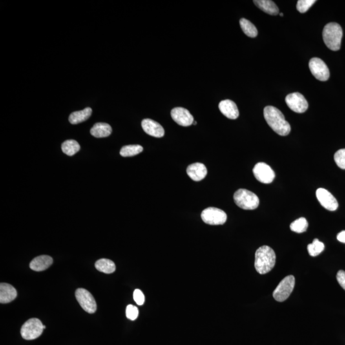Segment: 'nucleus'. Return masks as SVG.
Masks as SVG:
<instances>
[{
  "label": "nucleus",
  "instance_id": "2",
  "mask_svg": "<svg viewBox=\"0 0 345 345\" xmlns=\"http://www.w3.org/2000/svg\"><path fill=\"white\" fill-rule=\"evenodd\" d=\"M276 256L275 252L267 245L260 247L256 250L254 267L260 274L269 273L275 266Z\"/></svg>",
  "mask_w": 345,
  "mask_h": 345
},
{
  "label": "nucleus",
  "instance_id": "1",
  "mask_svg": "<svg viewBox=\"0 0 345 345\" xmlns=\"http://www.w3.org/2000/svg\"><path fill=\"white\" fill-rule=\"evenodd\" d=\"M264 118L270 127L280 136H285L291 131V126L285 120L280 110L274 106H267L264 111Z\"/></svg>",
  "mask_w": 345,
  "mask_h": 345
},
{
  "label": "nucleus",
  "instance_id": "33",
  "mask_svg": "<svg viewBox=\"0 0 345 345\" xmlns=\"http://www.w3.org/2000/svg\"><path fill=\"white\" fill-rule=\"evenodd\" d=\"M337 239L341 242L345 243V231L340 232L337 236Z\"/></svg>",
  "mask_w": 345,
  "mask_h": 345
},
{
  "label": "nucleus",
  "instance_id": "28",
  "mask_svg": "<svg viewBox=\"0 0 345 345\" xmlns=\"http://www.w3.org/2000/svg\"><path fill=\"white\" fill-rule=\"evenodd\" d=\"M315 2V0H299L297 2V9L300 13H305Z\"/></svg>",
  "mask_w": 345,
  "mask_h": 345
},
{
  "label": "nucleus",
  "instance_id": "4",
  "mask_svg": "<svg viewBox=\"0 0 345 345\" xmlns=\"http://www.w3.org/2000/svg\"><path fill=\"white\" fill-rule=\"evenodd\" d=\"M233 199L236 205L244 210L256 209L260 204L257 195L247 189L237 190L234 194Z\"/></svg>",
  "mask_w": 345,
  "mask_h": 345
},
{
  "label": "nucleus",
  "instance_id": "9",
  "mask_svg": "<svg viewBox=\"0 0 345 345\" xmlns=\"http://www.w3.org/2000/svg\"><path fill=\"white\" fill-rule=\"evenodd\" d=\"M309 69L312 74L318 80L326 81L328 80L330 76L329 68L324 61L318 58H313L309 61Z\"/></svg>",
  "mask_w": 345,
  "mask_h": 345
},
{
  "label": "nucleus",
  "instance_id": "21",
  "mask_svg": "<svg viewBox=\"0 0 345 345\" xmlns=\"http://www.w3.org/2000/svg\"><path fill=\"white\" fill-rule=\"evenodd\" d=\"M92 114V110L90 108H86L79 112H75L70 114L69 121L72 124H77L88 120Z\"/></svg>",
  "mask_w": 345,
  "mask_h": 345
},
{
  "label": "nucleus",
  "instance_id": "31",
  "mask_svg": "<svg viewBox=\"0 0 345 345\" xmlns=\"http://www.w3.org/2000/svg\"><path fill=\"white\" fill-rule=\"evenodd\" d=\"M134 300L139 306H142L145 302V295L140 289H136L134 291Z\"/></svg>",
  "mask_w": 345,
  "mask_h": 345
},
{
  "label": "nucleus",
  "instance_id": "16",
  "mask_svg": "<svg viewBox=\"0 0 345 345\" xmlns=\"http://www.w3.org/2000/svg\"><path fill=\"white\" fill-rule=\"evenodd\" d=\"M221 112L228 118L235 120L239 116L237 106L233 101L225 100L221 101L219 105Z\"/></svg>",
  "mask_w": 345,
  "mask_h": 345
},
{
  "label": "nucleus",
  "instance_id": "25",
  "mask_svg": "<svg viewBox=\"0 0 345 345\" xmlns=\"http://www.w3.org/2000/svg\"><path fill=\"white\" fill-rule=\"evenodd\" d=\"M143 148L141 145H131L124 146L121 149L120 154L121 156L124 157H132L136 156L143 152Z\"/></svg>",
  "mask_w": 345,
  "mask_h": 345
},
{
  "label": "nucleus",
  "instance_id": "13",
  "mask_svg": "<svg viewBox=\"0 0 345 345\" xmlns=\"http://www.w3.org/2000/svg\"><path fill=\"white\" fill-rule=\"evenodd\" d=\"M171 116L172 120L183 127H188L194 122V118L191 113L183 108L179 107L172 109Z\"/></svg>",
  "mask_w": 345,
  "mask_h": 345
},
{
  "label": "nucleus",
  "instance_id": "27",
  "mask_svg": "<svg viewBox=\"0 0 345 345\" xmlns=\"http://www.w3.org/2000/svg\"><path fill=\"white\" fill-rule=\"evenodd\" d=\"M324 248L325 245L324 243L320 242L317 238L314 240L313 243L309 244L308 246H307L309 254H310V256H313V257L319 255L324 251Z\"/></svg>",
  "mask_w": 345,
  "mask_h": 345
},
{
  "label": "nucleus",
  "instance_id": "19",
  "mask_svg": "<svg viewBox=\"0 0 345 345\" xmlns=\"http://www.w3.org/2000/svg\"><path fill=\"white\" fill-rule=\"evenodd\" d=\"M112 128L106 123H97L90 130V133L96 138H106L110 136Z\"/></svg>",
  "mask_w": 345,
  "mask_h": 345
},
{
  "label": "nucleus",
  "instance_id": "14",
  "mask_svg": "<svg viewBox=\"0 0 345 345\" xmlns=\"http://www.w3.org/2000/svg\"><path fill=\"white\" fill-rule=\"evenodd\" d=\"M144 131L150 136L162 138L165 136V129L162 125L151 119H144L141 122Z\"/></svg>",
  "mask_w": 345,
  "mask_h": 345
},
{
  "label": "nucleus",
  "instance_id": "35",
  "mask_svg": "<svg viewBox=\"0 0 345 345\" xmlns=\"http://www.w3.org/2000/svg\"><path fill=\"white\" fill-rule=\"evenodd\" d=\"M193 124H194V125H196V121H194Z\"/></svg>",
  "mask_w": 345,
  "mask_h": 345
},
{
  "label": "nucleus",
  "instance_id": "11",
  "mask_svg": "<svg viewBox=\"0 0 345 345\" xmlns=\"http://www.w3.org/2000/svg\"><path fill=\"white\" fill-rule=\"evenodd\" d=\"M253 174L259 182L270 183L275 178V172L268 165L264 163L256 164L253 168Z\"/></svg>",
  "mask_w": 345,
  "mask_h": 345
},
{
  "label": "nucleus",
  "instance_id": "18",
  "mask_svg": "<svg viewBox=\"0 0 345 345\" xmlns=\"http://www.w3.org/2000/svg\"><path fill=\"white\" fill-rule=\"evenodd\" d=\"M53 260L52 257L48 255H41L35 258L31 262L30 269L33 271L41 272L45 271L53 264Z\"/></svg>",
  "mask_w": 345,
  "mask_h": 345
},
{
  "label": "nucleus",
  "instance_id": "12",
  "mask_svg": "<svg viewBox=\"0 0 345 345\" xmlns=\"http://www.w3.org/2000/svg\"><path fill=\"white\" fill-rule=\"evenodd\" d=\"M316 198L322 206L329 211H335L338 208V201L327 190L320 188L316 192Z\"/></svg>",
  "mask_w": 345,
  "mask_h": 345
},
{
  "label": "nucleus",
  "instance_id": "36",
  "mask_svg": "<svg viewBox=\"0 0 345 345\" xmlns=\"http://www.w3.org/2000/svg\"><path fill=\"white\" fill-rule=\"evenodd\" d=\"M46 328V327L45 326H44V329H45Z\"/></svg>",
  "mask_w": 345,
  "mask_h": 345
},
{
  "label": "nucleus",
  "instance_id": "5",
  "mask_svg": "<svg viewBox=\"0 0 345 345\" xmlns=\"http://www.w3.org/2000/svg\"><path fill=\"white\" fill-rule=\"evenodd\" d=\"M44 326L38 318H31L21 327V334L23 339L33 340L37 339L43 333Z\"/></svg>",
  "mask_w": 345,
  "mask_h": 345
},
{
  "label": "nucleus",
  "instance_id": "22",
  "mask_svg": "<svg viewBox=\"0 0 345 345\" xmlns=\"http://www.w3.org/2000/svg\"><path fill=\"white\" fill-rule=\"evenodd\" d=\"M95 266L97 271L105 274H112L116 270L115 263L112 260L105 258L97 260Z\"/></svg>",
  "mask_w": 345,
  "mask_h": 345
},
{
  "label": "nucleus",
  "instance_id": "8",
  "mask_svg": "<svg viewBox=\"0 0 345 345\" xmlns=\"http://www.w3.org/2000/svg\"><path fill=\"white\" fill-rule=\"evenodd\" d=\"M77 302L82 308L88 313H94L97 310L96 300L91 293L85 289L79 288L76 291Z\"/></svg>",
  "mask_w": 345,
  "mask_h": 345
},
{
  "label": "nucleus",
  "instance_id": "29",
  "mask_svg": "<svg viewBox=\"0 0 345 345\" xmlns=\"http://www.w3.org/2000/svg\"><path fill=\"white\" fill-rule=\"evenodd\" d=\"M335 161L338 167L345 170V149H341L336 152Z\"/></svg>",
  "mask_w": 345,
  "mask_h": 345
},
{
  "label": "nucleus",
  "instance_id": "20",
  "mask_svg": "<svg viewBox=\"0 0 345 345\" xmlns=\"http://www.w3.org/2000/svg\"><path fill=\"white\" fill-rule=\"evenodd\" d=\"M253 2L260 9L267 14L272 15H276L279 14L278 6L271 0H255Z\"/></svg>",
  "mask_w": 345,
  "mask_h": 345
},
{
  "label": "nucleus",
  "instance_id": "3",
  "mask_svg": "<svg viewBox=\"0 0 345 345\" xmlns=\"http://www.w3.org/2000/svg\"><path fill=\"white\" fill-rule=\"evenodd\" d=\"M343 30L339 24H327L323 30V39L327 47L332 51H338L341 48Z\"/></svg>",
  "mask_w": 345,
  "mask_h": 345
},
{
  "label": "nucleus",
  "instance_id": "32",
  "mask_svg": "<svg viewBox=\"0 0 345 345\" xmlns=\"http://www.w3.org/2000/svg\"><path fill=\"white\" fill-rule=\"evenodd\" d=\"M338 282L339 283L340 286L343 288L345 290V272L341 270L338 272L337 276H336Z\"/></svg>",
  "mask_w": 345,
  "mask_h": 345
},
{
  "label": "nucleus",
  "instance_id": "30",
  "mask_svg": "<svg viewBox=\"0 0 345 345\" xmlns=\"http://www.w3.org/2000/svg\"><path fill=\"white\" fill-rule=\"evenodd\" d=\"M139 315L138 307L133 306V305H128L126 308V316L128 319L130 320H135L137 319Z\"/></svg>",
  "mask_w": 345,
  "mask_h": 345
},
{
  "label": "nucleus",
  "instance_id": "24",
  "mask_svg": "<svg viewBox=\"0 0 345 345\" xmlns=\"http://www.w3.org/2000/svg\"><path fill=\"white\" fill-rule=\"evenodd\" d=\"M240 25L243 32L247 36L251 37V38H254V37L257 36V29L249 20L244 18L241 19L240 20Z\"/></svg>",
  "mask_w": 345,
  "mask_h": 345
},
{
  "label": "nucleus",
  "instance_id": "6",
  "mask_svg": "<svg viewBox=\"0 0 345 345\" xmlns=\"http://www.w3.org/2000/svg\"><path fill=\"white\" fill-rule=\"evenodd\" d=\"M295 283V280L293 276H288L283 279L274 289L273 292L274 299L278 302L286 300L292 293Z\"/></svg>",
  "mask_w": 345,
  "mask_h": 345
},
{
  "label": "nucleus",
  "instance_id": "10",
  "mask_svg": "<svg viewBox=\"0 0 345 345\" xmlns=\"http://www.w3.org/2000/svg\"><path fill=\"white\" fill-rule=\"evenodd\" d=\"M288 106L293 112L297 114H302L306 112L308 108V103L305 97L300 93L295 92L288 95L285 99Z\"/></svg>",
  "mask_w": 345,
  "mask_h": 345
},
{
  "label": "nucleus",
  "instance_id": "34",
  "mask_svg": "<svg viewBox=\"0 0 345 345\" xmlns=\"http://www.w3.org/2000/svg\"><path fill=\"white\" fill-rule=\"evenodd\" d=\"M280 16H283V13H280Z\"/></svg>",
  "mask_w": 345,
  "mask_h": 345
},
{
  "label": "nucleus",
  "instance_id": "23",
  "mask_svg": "<svg viewBox=\"0 0 345 345\" xmlns=\"http://www.w3.org/2000/svg\"><path fill=\"white\" fill-rule=\"evenodd\" d=\"M61 150L64 154L68 156H72L79 151L80 145L76 141L70 139V140L64 141L61 145Z\"/></svg>",
  "mask_w": 345,
  "mask_h": 345
},
{
  "label": "nucleus",
  "instance_id": "17",
  "mask_svg": "<svg viewBox=\"0 0 345 345\" xmlns=\"http://www.w3.org/2000/svg\"><path fill=\"white\" fill-rule=\"evenodd\" d=\"M16 289L8 283H1L0 285V302L6 304L13 301L17 297Z\"/></svg>",
  "mask_w": 345,
  "mask_h": 345
},
{
  "label": "nucleus",
  "instance_id": "26",
  "mask_svg": "<svg viewBox=\"0 0 345 345\" xmlns=\"http://www.w3.org/2000/svg\"><path fill=\"white\" fill-rule=\"evenodd\" d=\"M308 227V223L304 218H300L291 223L290 229L291 231L297 233H302L306 231Z\"/></svg>",
  "mask_w": 345,
  "mask_h": 345
},
{
  "label": "nucleus",
  "instance_id": "7",
  "mask_svg": "<svg viewBox=\"0 0 345 345\" xmlns=\"http://www.w3.org/2000/svg\"><path fill=\"white\" fill-rule=\"evenodd\" d=\"M201 217L203 222L210 225H223L227 220V214L215 207L207 208L201 212Z\"/></svg>",
  "mask_w": 345,
  "mask_h": 345
},
{
  "label": "nucleus",
  "instance_id": "15",
  "mask_svg": "<svg viewBox=\"0 0 345 345\" xmlns=\"http://www.w3.org/2000/svg\"><path fill=\"white\" fill-rule=\"evenodd\" d=\"M187 174L192 180L199 182V181L202 180L207 176V168L202 163L192 164L187 168Z\"/></svg>",
  "mask_w": 345,
  "mask_h": 345
}]
</instances>
